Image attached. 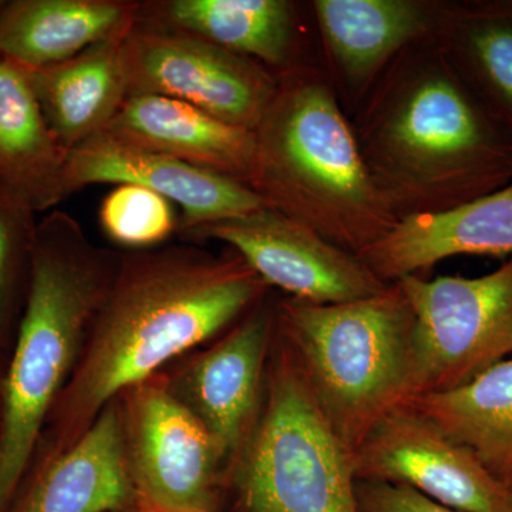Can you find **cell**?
Segmentation results:
<instances>
[{
	"label": "cell",
	"mask_w": 512,
	"mask_h": 512,
	"mask_svg": "<svg viewBox=\"0 0 512 512\" xmlns=\"http://www.w3.org/2000/svg\"><path fill=\"white\" fill-rule=\"evenodd\" d=\"M128 97L184 101L254 131L276 89V73L248 57L138 19L123 42Z\"/></svg>",
	"instance_id": "obj_8"
},
{
	"label": "cell",
	"mask_w": 512,
	"mask_h": 512,
	"mask_svg": "<svg viewBox=\"0 0 512 512\" xmlns=\"http://www.w3.org/2000/svg\"><path fill=\"white\" fill-rule=\"evenodd\" d=\"M404 403L473 451L500 480L511 476L512 357L456 389L413 397Z\"/></svg>",
	"instance_id": "obj_23"
},
{
	"label": "cell",
	"mask_w": 512,
	"mask_h": 512,
	"mask_svg": "<svg viewBox=\"0 0 512 512\" xmlns=\"http://www.w3.org/2000/svg\"><path fill=\"white\" fill-rule=\"evenodd\" d=\"M276 322L295 350L320 409L352 453L377 421L406 399L414 313L402 286L356 301L288 298Z\"/></svg>",
	"instance_id": "obj_5"
},
{
	"label": "cell",
	"mask_w": 512,
	"mask_h": 512,
	"mask_svg": "<svg viewBox=\"0 0 512 512\" xmlns=\"http://www.w3.org/2000/svg\"><path fill=\"white\" fill-rule=\"evenodd\" d=\"M131 26L66 62L25 67L47 126L64 153L106 130L127 100L123 42Z\"/></svg>",
	"instance_id": "obj_17"
},
{
	"label": "cell",
	"mask_w": 512,
	"mask_h": 512,
	"mask_svg": "<svg viewBox=\"0 0 512 512\" xmlns=\"http://www.w3.org/2000/svg\"><path fill=\"white\" fill-rule=\"evenodd\" d=\"M356 481L404 485L463 512H512L507 485L407 403L384 414L353 453Z\"/></svg>",
	"instance_id": "obj_9"
},
{
	"label": "cell",
	"mask_w": 512,
	"mask_h": 512,
	"mask_svg": "<svg viewBox=\"0 0 512 512\" xmlns=\"http://www.w3.org/2000/svg\"><path fill=\"white\" fill-rule=\"evenodd\" d=\"M188 241H218L237 252L268 286L308 303L356 301L384 284L359 256L282 212L262 207L180 231Z\"/></svg>",
	"instance_id": "obj_10"
},
{
	"label": "cell",
	"mask_w": 512,
	"mask_h": 512,
	"mask_svg": "<svg viewBox=\"0 0 512 512\" xmlns=\"http://www.w3.org/2000/svg\"><path fill=\"white\" fill-rule=\"evenodd\" d=\"M437 35L481 109L512 141V2H446Z\"/></svg>",
	"instance_id": "obj_22"
},
{
	"label": "cell",
	"mask_w": 512,
	"mask_h": 512,
	"mask_svg": "<svg viewBox=\"0 0 512 512\" xmlns=\"http://www.w3.org/2000/svg\"><path fill=\"white\" fill-rule=\"evenodd\" d=\"M276 326L265 298L185 370V406L211 434L222 458L234 456L249 436L259 387Z\"/></svg>",
	"instance_id": "obj_14"
},
{
	"label": "cell",
	"mask_w": 512,
	"mask_h": 512,
	"mask_svg": "<svg viewBox=\"0 0 512 512\" xmlns=\"http://www.w3.org/2000/svg\"><path fill=\"white\" fill-rule=\"evenodd\" d=\"M446 2L313 0L326 76L343 109L355 113L386 67L406 47L433 35Z\"/></svg>",
	"instance_id": "obj_13"
},
{
	"label": "cell",
	"mask_w": 512,
	"mask_h": 512,
	"mask_svg": "<svg viewBox=\"0 0 512 512\" xmlns=\"http://www.w3.org/2000/svg\"><path fill=\"white\" fill-rule=\"evenodd\" d=\"M67 195L96 184H133L181 210L180 229L239 217L266 207L247 185L100 131L66 154Z\"/></svg>",
	"instance_id": "obj_12"
},
{
	"label": "cell",
	"mask_w": 512,
	"mask_h": 512,
	"mask_svg": "<svg viewBox=\"0 0 512 512\" xmlns=\"http://www.w3.org/2000/svg\"><path fill=\"white\" fill-rule=\"evenodd\" d=\"M275 73L247 187L266 207L359 255L399 221L367 174L325 69L301 62Z\"/></svg>",
	"instance_id": "obj_3"
},
{
	"label": "cell",
	"mask_w": 512,
	"mask_h": 512,
	"mask_svg": "<svg viewBox=\"0 0 512 512\" xmlns=\"http://www.w3.org/2000/svg\"><path fill=\"white\" fill-rule=\"evenodd\" d=\"M127 0H9L0 8V55L26 69L66 62L138 18Z\"/></svg>",
	"instance_id": "obj_19"
},
{
	"label": "cell",
	"mask_w": 512,
	"mask_h": 512,
	"mask_svg": "<svg viewBox=\"0 0 512 512\" xmlns=\"http://www.w3.org/2000/svg\"><path fill=\"white\" fill-rule=\"evenodd\" d=\"M66 153L47 126L25 67L0 55V180L36 212L66 200Z\"/></svg>",
	"instance_id": "obj_21"
},
{
	"label": "cell",
	"mask_w": 512,
	"mask_h": 512,
	"mask_svg": "<svg viewBox=\"0 0 512 512\" xmlns=\"http://www.w3.org/2000/svg\"><path fill=\"white\" fill-rule=\"evenodd\" d=\"M138 19L208 40L276 72L301 63L296 6L288 0H165L141 3Z\"/></svg>",
	"instance_id": "obj_18"
},
{
	"label": "cell",
	"mask_w": 512,
	"mask_h": 512,
	"mask_svg": "<svg viewBox=\"0 0 512 512\" xmlns=\"http://www.w3.org/2000/svg\"><path fill=\"white\" fill-rule=\"evenodd\" d=\"M281 338L264 413L238 468L242 510L359 512L353 453L320 409L295 350Z\"/></svg>",
	"instance_id": "obj_6"
},
{
	"label": "cell",
	"mask_w": 512,
	"mask_h": 512,
	"mask_svg": "<svg viewBox=\"0 0 512 512\" xmlns=\"http://www.w3.org/2000/svg\"><path fill=\"white\" fill-rule=\"evenodd\" d=\"M460 255H512V183L460 207L399 221L357 256L393 284Z\"/></svg>",
	"instance_id": "obj_15"
},
{
	"label": "cell",
	"mask_w": 512,
	"mask_h": 512,
	"mask_svg": "<svg viewBox=\"0 0 512 512\" xmlns=\"http://www.w3.org/2000/svg\"><path fill=\"white\" fill-rule=\"evenodd\" d=\"M397 284L414 313L404 400L456 389L511 359L512 258L478 278L407 276Z\"/></svg>",
	"instance_id": "obj_7"
},
{
	"label": "cell",
	"mask_w": 512,
	"mask_h": 512,
	"mask_svg": "<svg viewBox=\"0 0 512 512\" xmlns=\"http://www.w3.org/2000/svg\"><path fill=\"white\" fill-rule=\"evenodd\" d=\"M356 500L359 512H463L396 484L357 481Z\"/></svg>",
	"instance_id": "obj_26"
},
{
	"label": "cell",
	"mask_w": 512,
	"mask_h": 512,
	"mask_svg": "<svg viewBox=\"0 0 512 512\" xmlns=\"http://www.w3.org/2000/svg\"><path fill=\"white\" fill-rule=\"evenodd\" d=\"M349 120L367 174L397 221L512 183V141L458 76L437 30L399 53Z\"/></svg>",
	"instance_id": "obj_1"
},
{
	"label": "cell",
	"mask_w": 512,
	"mask_h": 512,
	"mask_svg": "<svg viewBox=\"0 0 512 512\" xmlns=\"http://www.w3.org/2000/svg\"><path fill=\"white\" fill-rule=\"evenodd\" d=\"M103 131L244 185L254 168V131L168 97H127Z\"/></svg>",
	"instance_id": "obj_16"
},
{
	"label": "cell",
	"mask_w": 512,
	"mask_h": 512,
	"mask_svg": "<svg viewBox=\"0 0 512 512\" xmlns=\"http://www.w3.org/2000/svg\"><path fill=\"white\" fill-rule=\"evenodd\" d=\"M99 215L107 237L128 248L156 247L180 229L173 202L140 185H116Z\"/></svg>",
	"instance_id": "obj_24"
},
{
	"label": "cell",
	"mask_w": 512,
	"mask_h": 512,
	"mask_svg": "<svg viewBox=\"0 0 512 512\" xmlns=\"http://www.w3.org/2000/svg\"><path fill=\"white\" fill-rule=\"evenodd\" d=\"M138 512H147V511L141 510V508H140V511H138Z\"/></svg>",
	"instance_id": "obj_29"
},
{
	"label": "cell",
	"mask_w": 512,
	"mask_h": 512,
	"mask_svg": "<svg viewBox=\"0 0 512 512\" xmlns=\"http://www.w3.org/2000/svg\"><path fill=\"white\" fill-rule=\"evenodd\" d=\"M3 2H5V0H0V8H2Z\"/></svg>",
	"instance_id": "obj_28"
},
{
	"label": "cell",
	"mask_w": 512,
	"mask_h": 512,
	"mask_svg": "<svg viewBox=\"0 0 512 512\" xmlns=\"http://www.w3.org/2000/svg\"><path fill=\"white\" fill-rule=\"evenodd\" d=\"M120 259L94 247L63 211L39 221L28 295L3 390L0 512L15 493L87 328L116 276Z\"/></svg>",
	"instance_id": "obj_4"
},
{
	"label": "cell",
	"mask_w": 512,
	"mask_h": 512,
	"mask_svg": "<svg viewBox=\"0 0 512 512\" xmlns=\"http://www.w3.org/2000/svg\"><path fill=\"white\" fill-rule=\"evenodd\" d=\"M503 483L507 485L508 491H510L511 501H512V474L507 478H504Z\"/></svg>",
	"instance_id": "obj_27"
},
{
	"label": "cell",
	"mask_w": 512,
	"mask_h": 512,
	"mask_svg": "<svg viewBox=\"0 0 512 512\" xmlns=\"http://www.w3.org/2000/svg\"><path fill=\"white\" fill-rule=\"evenodd\" d=\"M134 493L119 413L107 407L37 478L19 512H111Z\"/></svg>",
	"instance_id": "obj_20"
},
{
	"label": "cell",
	"mask_w": 512,
	"mask_h": 512,
	"mask_svg": "<svg viewBox=\"0 0 512 512\" xmlns=\"http://www.w3.org/2000/svg\"><path fill=\"white\" fill-rule=\"evenodd\" d=\"M268 288L232 249L222 256L192 247L124 256L70 389L72 417L92 419L121 390L251 311Z\"/></svg>",
	"instance_id": "obj_2"
},
{
	"label": "cell",
	"mask_w": 512,
	"mask_h": 512,
	"mask_svg": "<svg viewBox=\"0 0 512 512\" xmlns=\"http://www.w3.org/2000/svg\"><path fill=\"white\" fill-rule=\"evenodd\" d=\"M37 224L36 212L0 180V328L20 296L26 301Z\"/></svg>",
	"instance_id": "obj_25"
},
{
	"label": "cell",
	"mask_w": 512,
	"mask_h": 512,
	"mask_svg": "<svg viewBox=\"0 0 512 512\" xmlns=\"http://www.w3.org/2000/svg\"><path fill=\"white\" fill-rule=\"evenodd\" d=\"M130 474L141 510L214 512L220 450L177 396L143 387L131 407Z\"/></svg>",
	"instance_id": "obj_11"
}]
</instances>
